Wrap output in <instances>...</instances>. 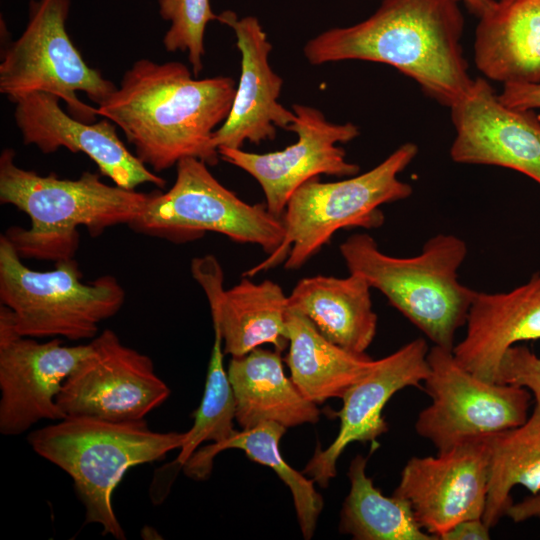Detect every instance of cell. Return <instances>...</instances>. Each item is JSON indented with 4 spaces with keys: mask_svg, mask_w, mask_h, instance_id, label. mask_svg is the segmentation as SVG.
Returning a JSON list of instances; mask_svg holds the SVG:
<instances>
[{
    "mask_svg": "<svg viewBox=\"0 0 540 540\" xmlns=\"http://www.w3.org/2000/svg\"><path fill=\"white\" fill-rule=\"evenodd\" d=\"M296 120L288 131L297 135L295 143L269 153H251L241 148L220 147V158L252 176L265 195L268 211L279 218L292 194L305 182L321 174L354 176L360 167L347 161L338 144L359 135L351 122L333 123L317 108L294 104Z\"/></svg>",
    "mask_w": 540,
    "mask_h": 540,
    "instance_id": "obj_12",
    "label": "cell"
},
{
    "mask_svg": "<svg viewBox=\"0 0 540 540\" xmlns=\"http://www.w3.org/2000/svg\"><path fill=\"white\" fill-rule=\"evenodd\" d=\"M370 284L359 274L301 279L288 295V308L305 315L330 342L364 354L377 331Z\"/></svg>",
    "mask_w": 540,
    "mask_h": 540,
    "instance_id": "obj_23",
    "label": "cell"
},
{
    "mask_svg": "<svg viewBox=\"0 0 540 540\" xmlns=\"http://www.w3.org/2000/svg\"><path fill=\"white\" fill-rule=\"evenodd\" d=\"M488 484L484 437L435 456L410 458L393 494L406 499L421 527L439 539L458 522L483 517Z\"/></svg>",
    "mask_w": 540,
    "mask_h": 540,
    "instance_id": "obj_14",
    "label": "cell"
},
{
    "mask_svg": "<svg viewBox=\"0 0 540 540\" xmlns=\"http://www.w3.org/2000/svg\"><path fill=\"white\" fill-rule=\"evenodd\" d=\"M506 516L516 523L533 518L540 519V491L524 498L520 502L513 503L508 509Z\"/></svg>",
    "mask_w": 540,
    "mask_h": 540,
    "instance_id": "obj_33",
    "label": "cell"
},
{
    "mask_svg": "<svg viewBox=\"0 0 540 540\" xmlns=\"http://www.w3.org/2000/svg\"><path fill=\"white\" fill-rule=\"evenodd\" d=\"M366 466L362 455L349 465L350 490L340 511L339 531L356 540H435L421 527L406 499L387 497L375 487Z\"/></svg>",
    "mask_w": 540,
    "mask_h": 540,
    "instance_id": "obj_28",
    "label": "cell"
},
{
    "mask_svg": "<svg viewBox=\"0 0 540 540\" xmlns=\"http://www.w3.org/2000/svg\"><path fill=\"white\" fill-rule=\"evenodd\" d=\"M235 92L229 76L196 79L181 62L139 59L96 112L120 128L154 172L187 157L214 166L220 155L213 135L228 117Z\"/></svg>",
    "mask_w": 540,
    "mask_h": 540,
    "instance_id": "obj_1",
    "label": "cell"
},
{
    "mask_svg": "<svg viewBox=\"0 0 540 540\" xmlns=\"http://www.w3.org/2000/svg\"><path fill=\"white\" fill-rule=\"evenodd\" d=\"M90 352V342L67 346L60 338L38 342L19 335L1 305L0 433L17 436L42 420L64 418L57 396L66 378Z\"/></svg>",
    "mask_w": 540,
    "mask_h": 540,
    "instance_id": "obj_13",
    "label": "cell"
},
{
    "mask_svg": "<svg viewBox=\"0 0 540 540\" xmlns=\"http://www.w3.org/2000/svg\"><path fill=\"white\" fill-rule=\"evenodd\" d=\"M417 153V145L407 142L365 173L335 182H321L316 177L302 184L290 197L282 215L281 245L244 276H253L283 261L287 270H297L338 230L382 226L385 218L380 206L407 199L413 193L412 186L398 175Z\"/></svg>",
    "mask_w": 540,
    "mask_h": 540,
    "instance_id": "obj_6",
    "label": "cell"
},
{
    "mask_svg": "<svg viewBox=\"0 0 540 540\" xmlns=\"http://www.w3.org/2000/svg\"><path fill=\"white\" fill-rule=\"evenodd\" d=\"M495 382L526 388L540 406V356L526 346H512L500 361Z\"/></svg>",
    "mask_w": 540,
    "mask_h": 540,
    "instance_id": "obj_30",
    "label": "cell"
},
{
    "mask_svg": "<svg viewBox=\"0 0 540 540\" xmlns=\"http://www.w3.org/2000/svg\"><path fill=\"white\" fill-rule=\"evenodd\" d=\"M208 166L197 158L181 159L172 187L151 192L130 227L178 242L216 232L238 243L256 244L269 255L274 253L284 238L282 218L272 215L266 204L243 201Z\"/></svg>",
    "mask_w": 540,
    "mask_h": 540,
    "instance_id": "obj_9",
    "label": "cell"
},
{
    "mask_svg": "<svg viewBox=\"0 0 540 540\" xmlns=\"http://www.w3.org/2000/svg\"><path fill=\"white\" fill-rule=\"evenodd\" d=\"M424 388L431 403L418 415L416 433L437 451L523 424L532 394L524 387L489 382L462 367L452 350L428 351Z\"/></svg>",
    "mask_w": 540,
    "mask_h": 540,
    "instance_id": "obj_10",
    "label": "cell"
},
{
    "mask_svg": "<svg viewBox=\"0 0 540 540\" xmlns=\"http://www.w3.org/2000/svg\"><path fill=\"white\" fill-rule=\"evenodd\" d=\"M339 249L349 273L365 278L435 346L453 349L476 292L458 277L468 252L463 239L437 234L419 254L403 258L383 253L371 235L357 233Z\"/></svg>",
    "mask_w": 540,
    "mask_h": 540,
    "instance_id": "obj_5",
    "label": "cell"
},
{
    "mask_svg": "<svg viewBox=\"0 0 540 540\" xmlns=\"http://www.w3.org/2000/svg\"><path fill=\"white\" fill-rule=\"evenodd\" d=\"M490 528L482 518L466 519L458 522L440 536L441 540H488Z\"/></svg>",
    "mask_w": 540,
    "mask_h": 540,
    "instance_id": "obj_32",
    "label": "cell"
},
{
    "mask_svg": "<svg viewBox=\"0 0 540 540\" xmlns=\"http://www.w3.org/2000/svg\"><path fill=\"white\" fill-rule=\"evenodd\" d=\"M290 378L302 395L320 404L342 398L347 389L374 364L366 353L350 352L326 339L301 312L286 314Z\"/></svg>",
    "mask_w": 540,
    "mask_h": 540,
    "instance_id": "obj_24",
    "label": "cell"
},
{
    "mask_svg": "<svg viewBox=\"0 0 540 540\" xmlns=\"http://www.w3.org/2000/svg\"><path fill=\"white\" fill-rule=\"evenodd\" d=\"M489 458V484L483 521L491 529L514 503L513 488L523 486L534 495L540 491V406L527 420L485 437Z\"/></svg>",
    "mask_w": 540,
    "mask_h": 540,
    "instance_id": "obj_26",
    "label": "cell"
},
{
    "mask_svg": "<svg viewBox=\"0 0 540 540\" xmlns=\"http://www.w3.org/2000/svg\"><path fill=\"white\" fill-rule=\"evenodd\" d=\"M191 273L206 294L225 354L243 356L264 344L279 352L288 347V296L277 283H254L244 277L225 290L223 270L213 255L193 259Z\"/></svg>",
    "mask_w": 540,
    "mask_h": 540,
    "instance_id": "obj_19",
    "label": "cell"
},
{
    "mask_svg": "<svg viewBox=\"0 0 540 540\" xmlns=\"http://www.w3.org/2000/svg\"><path fill=\"white\" fill-rule=\"evenodd\" d=\"M474 62L503 85L540 83V0H494L479 16Z\"/></svg>",
    "mask_w": 540,
    "mask_h": 540,
    "instance_id": "obj_21",
    "label": "cell"
},
{
    "mask_svg": "<svg viewBox=\"0 0 540 540\" xmlns=\"http://www.w3.org/2000/svg\"><path fill=\"white\" fill-rule=\"evenodd\" d=\"M459 2L383 0L367 19L310 39L304 56L312 65L344 60L390 65L450 108L474 81L461 45L464 17Z\"/></svg>",
    "mask_w": 540,
    "mask_h": 540,
    "instance_id": "obj_2",
    "label": "cell"
},
{
    "mask_svg": "<svg viewBox=\"0 0 540 540\" xmlns=\"http://www.w3.org/2000/svg\"><path fill=\"white\" fill-rule=\"evenodd\" d=\"M218 21L235 34L241 53V75L230 113L214 132L213 144L217 149H238L245 142L273 140L277 128L288 130L296 115L278 101L283 80L269 63L272 44L254 16L240 18L226 10L218 14Z\"/></svg>",
    "mask_w": 540,
    "mask_h": 540,
    "instance_id": "obj_18",
    "label": "cell"
},
{
    "mask_svg": "<svg viewBox=\"0 0 540 540\" xmlns=\"http://www.w3.org/2000/svg\"><path fill=\"white\" fill-rule=\"evenodd\" d=\"M5 235L0 237V301L15 331L32 338L93 339L101 322L116 315L125 301L117 278L100 276L84 283L75 258L48 271L27 267Z\"/></svg>",
    "mask_w": 540,
    "mask_h": 540,
    "instance_id": "obj_7",
    "label": "cell"
},
{
    "mask_svg": "<svg viewBox=\"0 0 540 540\" xmlns=\"http://www.w3.org/2000/svg\"><path fill=\"white\" fill-rule=\"evenodd\" d=\"M227 374L235 397V421L242 429L263 422L286 428L318 422L317 404L306 399L286 376L281 352L258 347L231 357Z\"/></svg>",
    "mask_w": 540,
    "mask_h": 540,
    "instance_id": "obj_22",
    "label": "cell"
},
{
    "mask_svg": "<svg viewBox=\"0 0 540 540\" xmlns=\"http://www.w3.org/2000/svg\"><path fill=\"white\" fill-rule=\"evenodd\" d=\"M428 351L426 341L417 338L375 360L370 370L341 398L337 436L325 450L316 448L303 473L325 488L335 477L337 461L349 444L374 442L386 433L388 425L383 417L386 404L400 390L424 382L429 372Z\"/></svg>",
    "mask_w": 540,
    "mask_h": 540,
    "instance_id": "obj_17",
    "label": "cell"
},
{
    "mask_svg": "<svg viewBox=\"0 0 540 540\" xmlns=\"http://www.w3.org/2000/svg\"><path fill=\"white\" fill-rule=\"evenodd\" d=\"M150 195L108 185L89 171L77 179L39 175L19 167L11 148L0 155V202L25 213L31 223L29 228L12 226L4 234L22 259L56 263L75 258L79 227L96 237L112 226H130Z\"/></svg>",
    "mask_w": 540,
    "mask_h": 540,
    "instance_id": "obj_3",
    "label": "cell"
},
{
    "mask_svg": "<svg viewBox=\"0 0 540 540\" xmlns=\"http://www.w3.org/2000/svg\"><path fill=\"white\" fill-rule=\"evenodd\" d=\"M450 110L454 162L509 168L540 185V119L534 110L506 106L482 77Z\"/></svg>",
    "mask_w": 540,
    "mask_h": 540,
    "instance_id": "obj_15",
    "label": "cell"
},
{
    "mask_svg": "<svg viewBox=\"0 0 540 540\" xmlns=\"http://www.w3.org/2000/svg\"><path fill=\"white\" fill-rule=\"evenodd\" d=\"M159 14L169 23L163 37L168 52H186L192 73L203 69L204 36L209 22L218 21L210 0H158Z\"/></svg>",
    "mask_w": 540,
    "mask_h": 540,
    "instance_id": "obj_29",
    "label": "cell"
},
{
    "mask_svg": "<svg viewBox=\"0 0 540 540\" xmlns=\"http://www.w3.org/2000/svg\"><path fill=\"white\" fill-rule=\"evenodd\" d=\"M499 100L508 107L522 110L540 108V83L503 85Z\"/></svg>",
    "mask_w": 540,
    "mask_h": 540,
    "instance_id": "obj_31",
    "label": "cell"
},
{
    "mask_svg": "<svg viewBox=\"0 0 540 540\" xmlns=\"http://www.w3.org/2000/svg\"><path fill=\"white\" fill-rule=\"evenodd\" d=\"M286 427L276 422H263L236 431L230 438L199 448L184 465L185 474L194 480H205L211 474L213 460L226 449L242 450L254 462L271 468L289 488L299 527L304 539H311L316 530L323 499L314 481L291 467L280 452V441Z\"/></svg>",
    "mask_w": 540,
    "mask_h": 540,
    "instance_id": "obj_25",
    "label": "cell"
},
{
    "mask_svg": "<svg viewBox=\"0 0 540 540\" xmlns=\"http://www.w3.org/2000/svg\"><path fill=\"white\" fill-rule=\"evenodd\" d=\"M464 338L454 345L457 362L477 377L495 382L505 352L540 339V273L508 292H475Z\"/></svg>",
    "mask_w": 540,
    "mask_h": 540,
    "instance_id": "obj_20",
    "label": "cell"
},
{
    "mask_svg": "<svg viewBox=\"0 0 540 540\" xmlns=\"http://www.w3.org/2000/svg\"><path fill=\"white\" fill-rule=\"evenodd\" d=\"M59 102L57 96L46 92L29 93L14 102V119L24 144L34 145L45 154L59 148L82 152L101 175L128 190L146 183L160 189L165 186V179L128 150L114 123L106 118L97 123L80 121L67 114Z\"/></svg>",
    "mask_w": 540,
    "mask_h": 540,
    "instance_id": "obj_16",
    "label": "cell"
},
{
    "mask_svg": "<svg viewBox=\"0 0 540 540\" xmlns=\"http://www.w3.org/2000/svg\"><path fill=\"white\" fill-rule=\"evenodd\" d=\"M70 0H31L22 34L2 51L0 92L15 102L33 92L62 100L76 119L92 123L96 108L77 96L84 92L100 105L116 89L102 73L87 65L66 29Z\"/></svg>",
    "mask_w": 540,
    "mask_h": 540,
    "instance_id": "obj_8",
    "label": "cell"
},
{
    "mask_svg": "<svg viewBox=\"0 0 540 540\" xmlns=\"http://www.w3.org/2000/svg\"><path fill=\"white\" fill-rule=\"evenodd\" d=\"M213 331L214 341L200 405L194 413L192 427L185 432L176 459L155 470L149 488V496L154 505L165 500L178 472L202 443L225 441L237 431L234 428L235 397L224 367L223 341L220 332L216 328Z\"/></svg>",
    "mask_w": 540,
    "mask_h": 540,
    "instance_id": "obj_27",
    "label": "cell"
},
{
    "mask_svg": "<svg viewBox=\"0 0 540 540\" xmlns=\"http://www.w3.org/2000/svg\"><path fill=\"white\" fill-rule=\"evenodd\" d=\"M463 1L470 12L478 17L488 9L494 0H460Z\"/></svg>",
    "mask_w": 540,
    "mask_h": 540,
    "instance_id": "obj_34",
    "label": "cell"
},
{
    "mask_svg": "<svg viewBox=\"0 0 540 540\" xmlns=\"http://www.w3.org/2000/svg\"><path fill=\"white\" fill-rule=\"evenodd\" d=\"M91 352L64 381L57 404L66 416L109 421L145 419L171 391L152 359L123 344L105 329L90 342Z\"/></svg>",
    "mask_w": 540,
    "mask_h": 540,
    "instance_id": "obj_11",
    "label": "cell"
},
{
    "mask_svg": "<svg viewBox=\"0 0 540 540\" xmlns=\"http://www.w3.org/2000/svg\"><path fill=\"white\" fill-rule=\"evenodd\" d=\"M185 432L152 430L145 419L109 421L66 416L29 433L33 451L65 471L85 509V523L98 524L103 535L125 540L112 493L131 467L160 461L180 449Z\"/></svg>",
    "mask_w": 540,
    "mask_h": 540,
    "instance_id": "obj_4",
    "label": "cell"
}]
</instances>
